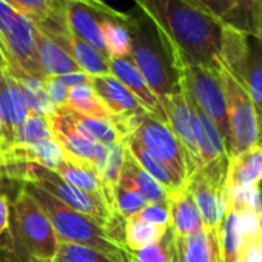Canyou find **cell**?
Returning a JSON list of instances; mask_svg holds the SVG:
<instances>
[{"instance_id":"cell-37","label":"cell","mask_w":262,"mask_h":262,"mask_svg":"<svg viewBox=\"0 0 262 262\" xmlns=\"http://www.w3.org/2000/svg\"><path fill=\"white\" fill-rule=\"evenodd\" d=\"M50 139H53V135H51L48 117L36 113H30L28 117L16 128L13 144L33 145Z\"/></svg>"},{"instance_id":"cell-45","label":"cell","mask_w":262,"mask_h":262,"mask_svg":"<svg viewBox=\"0 0 262 262\" xmlns=\"http://www.w3.org/2000/svg\"><path fill=\"white\" fill-rule=\"evenodd\" d=\"M10 217H11L10 201L7 198V194L0 191V236L10 228Z\"/></svg>"},{"instance_id":"cell-4","label":"cell","mask_w":262,"mask_h":262,"mask_svg":"<svg viewBox=\"0 0 262 262\" xmlns=\"http://www.w3.org/2000/svg\"><path fill=\"white\" fill-rule=\"evenodd\" d=\"M0 178H10L13 181H19L20 184H34L70 208L91 217L103 228H106L116 216L106 201L93 193L73 187L56 171L37 164H2Z\"/></svg>"},{"instance_id":"cell-8","label":"cell","mask_w":262,"mask_h":262,"mask_svg":"<svg viewBox=\"0 0 262 262\" xmlns=\"http://www.w3.org/2000/svg\"><path fill=\"white\" fill-rule=\"evenodd\" d=\"M131 136L136 138L151 156L165 164L184 182L194 171L185 148L167 122L145 114Z\"/></svg>"},{"instance_id":"cell-36","label":"cell","mask_w":262,"mask_h":262,"mask_svg":"<svg viewBox=\"0 0 262 262\" xmlns=\"http://www.w3.org/2000/svg\"><path fill=\"white\" fill-rule=\"evenodd\" d=\"M53 262H128V256L126 259H117L91 247L59 241Z\"/></svg>"},{"instance_id":"cell-24","label":"cell","mask_w":262,"mask_h":262,"mask_svg":"<svg viewBox=\"0 0 262 262\" xmlns=\"http://www.w3.org/2000/svg\"><path fill=\"white\" fill-rule=\"evenodd\" d=\"M36 50H37L39 63L47 77L48 76L59 77L63 74L80 71L76 62L73 60V57L51 37L42 33L37 27H36Z\"/></svg>"},{"instance_id":"cell-5","label":"cell","mask_w":262,"mask_h":262,"mask_svg":"<svg viewBox=\"0 0 262 262\" xmlns=\"http://www.w3.org/2000/svg\"><path fill=\"white\" fill-rule=\"evenodd\" d=\"M13 210L11 248L17 250L20 256H27V262L30 259L53 262L59 239L42 207L20 187L13 202Z\"/></svg>"},{"instance_id":"cell-27","label":"cell","mask_w":262,"mask_h":262,"mask_svg":"<svg viewBox=\"0 0 262 262\" xmlns=\"http://www.w3.org/2000/svg\"><path fill=\"white\" fill-rule=\"evenodd\" d=\"M67 53L73 57V60L76 62L79 70L86 73L91 77L111 74L108 56L100 53L99 50H96L85 40L79 39L73 33L67 43Z\"/></svg>"},{"instance_id":"cell-2","label":"cell","mask_w":262,"mask_h":262,"mask_svg":"<svg viewBox=\"0 0 262 262\" xmlns=\"http://www.w3.org/2000/svg\"><path fill=\"white\" fill-rule=\"evenodd\" d=\"M125 27L131 39L129 57L162 105L181 91V59L162 31L139 8L126 13Z\"/></svg>"},{"instance_id":"cell-22","label":"cell","mask_w":262,"mask_h":262,"mask_svg":"<svg viewBox=\"0 0 262 262\" xmlns=\"http://www.w3.org/2000/svg\"><path fill=\"white\" fill-rule=\"evenodd\" d=\"M122 142L125 145V150L131 155V158L136 161V164L145 173H148L155 181H158L165 188L167 193H173V191H176L185 185V182L182 179H179L165 164H162L155 156H151L136 138L128 136Z\"/></svg>"},{"instance_id":"cell-19","label":"cell","mask_w":262,"mask_h":262,"mask_svg":"<svg viewBox=\"0 0 262 262\" xmlns=\"http://www.w3.org/2000/svg\"><path fill=\"white\" fill-rule=\"evenodd\" d=\"M0 111L5 122L10 145H13L14 131L28 117L30 110L19 83L7 70H0Z\"/></svg>"},{"instance_id":"cell-14","label":"cell","mask_w":262,"mask_h":262,"mask_svg":"<svg viewBox=\"0 0 262 262\" xmlns=\"http://www.w3.org/2000/svg\"><path fill=\"white\" fill-rule=\"evenodd\" d=\"M162 108L167 117V123L176 135L182 147L185 148L193 168H198V145H196V116L190 99L181 91L171 94L162 102Z\"/></svg>"},{"instance_id":"cell-43","label":"cell","mask_w":262,"mask_h":262,"mask_svg":"<svg viewBox=\"0 0 262 262\" xmlns=\"http://www.w3.org/2000/svg\"><path fill=\"white\" fill-rule=\"evenodd\" d=\"M241 262H262V236L241 241Z\"/></svg>"},{"instance_id":"cell-11","label":"cell","mask_w":262,"mask_h":262,"mask_svg":"<svg viewBox=\"0 0 262 262\" xmlns=\"http://www.w3.org/2000/svg\"><path fill=\"white\" fill-rule=\"evenodd\" d=\"M48 122L51 128L53 141L59 144V147L63 151V156L86 162L99 174V171L102 170L106 161V153H108L106 145L83 138L73 126L71 120L63 113L62 106L57 108L51 117H48Z\"/></svg>"},{"instance_id":"cell-23","label":"cell","mask_w":262,"mask_h":262,"mask_svg":"<svg viewBox=\"0 0 262 262\" xmlns=\"http://www.w3.org/2000/svg\"><path fill=\"white\" fill-rule=\"evenodd\" d=\"M17 13L30 17L37 27L68 25L65 0H5Z\"/></svg>"},{"instance_id":"cell-25","label":"cell","mask_w":262,"mask_h":262,"mask_svg":"<svg viewBox=\"0 0 262 262\" xmlns=\"http://www.w3.org/2000/svg\"><path fill=\"white\" fill-rule=\"evenodd\" d=\"M53 171H56L62 179H65L73 187L80 188L83 191H88V193H93V194L102 198L103 201H106V204L111 208V198H110V194L103 188V185H102L97 173L94 171V168L91 165H88L86 162L76 161V159L63 156V161Z\"/></svg>"},{"instance_id":"cell-1","label":"cell","mask_w":262,"mask_h":262,"mask_svg":"<svg viewBox=\"0 0 262 262\" xmlns=\"http://www.w3.org/2000/svg\"><path fill=\"white\" fill-rule=\"evenodd\" d=\"M168 39L182 63L216 68L224 22L194 0H133Z\"/></svg>"},{"instance_id":"cell-16","label":"cell","mask_w":262,"mask_h":262,"mask_svg":"<svg viewBox=\"0 0 262 262\" xmlns=\"http://www.w3.org/2000/svg\"><path fill=\"white\" fill-rule=\"evenodd\" d=\"M110 73L114 76L128 91L133 94L141 105L156 119L167 122L164 108L159 102V99L153 94L150 86L147 85L145 79L142 77L138 67L133 63L131 57H119V59H110Z\"/></svg>"},{"instance_id":"cell-15","label":"cell","mask_w":262,"mask_h":262,"mask_svg":"<svg viewBox=\"0 0 262 262\" xmlns=\"http://www.w3.org/2000/svg\"><path fill=\"white\" fill-rule=\"evenodd\" d=\"M236 80L244 85L254 106L259 128V144L262 145V33L248 34L247 54Z\"/></svg>"},{"instance_id":"cell-21","label":"cell","mask_w":262,"mask_h":262,"mask_svg":"<svg viewBox=\"0 0 262 262\" xmlns=\"http://www.w3.org/2000/svg\"><path fill=\"white\" fill-rule=\"evenodd\" d=\"M260 184H262V145L260 144L230 158L225 188L260 187Z\"/></svg>"},{"instance_id":"cell-40","label":"cell","mask_w":262,"mask_h":262,"mask_svg":"<svg viewBox=\"0 0 262 262\" xmlns=\"http://www.w3.org/2000/svg\"><path fill=\"white\" fill-rule=\"evenodd\" d=\"M138 219L156 224V225H170V213H168V205L167 204H155L148 202L138 214Z\"/></svg>"},{"instance_id":"cell-6","label":"cell","mask_w":262,"mask_h":262,"mask_svg":"<svg viewBox=\"0 0 262 262\" xmlns=\"http://www.w3.org/2000/svg\"><path fill=\"white\" fill-rule=\"evenodd\" d=\"M181 86L191 102L213 120L227 147V99L217 67L211 68L204 65H187L181 62Z\"/></svg>"},{"instance_id":"cell-38","label":"cell","mask_w":262,"mask_h":262,"mask_svg":"<svg viewBox=\"0 0 262 262\" xmlns=\"http://www.w3.org/2000/svg\"><path fill=\"white\" fill-rule=\"evenodd\" d=\"M106 150H108V153H106L105 165L102 167V170L99 171L97 176H99L103 188L106 190V193L111 198V193H113L114 187L117 185V182L120 179L123 158H125V145H123L122 141L120 142H113V144H106Z\"/></svg>"},{"instance_id":"cell-17","label":"cell","mask_w":262,"mask_h":262,"mask_svg":"<svg viewBox=\"0 0 262 262\" xmlns=\"http://www.w3.org/2000/svg\"><path fill=\"white\" fill-rule=\"evenodd\" d=\"M173 236V262H219V234L202 228L187 237Z\"/></svg>"},{"instance_id":"cell-34","label":"cell","mask_w":262,"mask_h":262,"mask_svg":"<svg viewBox=\"0 0 262 262\" xmlns=\"http://www.w3.org/2000/svg\"><path fill=\"white\" fill-rule=\"evenodd\" d=\"M233 7V28L248 33H262V0H228Z\"/></svg>"},{"instance_id":"cell-33","label":"cell","mask_w":262,"mask_h":262,"mask_svg":"<svg viewBox=\"0 0 262 262\" xmlns=\"http://www.w3.org/2000/svg\"><path fill=\"white\" fill-rule=\"evenodd\" d=\"M147 204L148 201L145 199V196L131 184V181L120 176L117 185L114 187L111 193L113 211L119 214L120 217L128 219V217L136 216Z\"/></svg>"},{"instance_id":"cell-29","label":"cell","mask_w":262,"mask_h":262,"mask_svg":"<svg viewBox=\"0 0 262 262\" xmlns=\"http://www.w3.org/2000/svg\"><path fill=\"white\" fill-rule=\"evenodd\" d=\"M170 225H156L138 219L136 216L125 219L123 244L129 251H138L158 244L168 231Z\"/></svg>"},{"instance_id":"cell-32","label":"cell","mask_w":262,"mask_h":262,"mask_svg":"<svg viewBox=\"0 0 262 262\" xmlns=\"http://www.w3.org/2000/svg\"><path fill=\"white\" fill-rule=\"evenodd\" d=\"M67 106L82 116L106 120L111 123V114L96 96L91 83H80L70 88Z\"/></svg>"},{"instance_id":"cell-42","label":"cell","mask_w":262,"mask_h":262,"mask_svg":"<svg viewBox=\"0 0 262 262\" xmlns=\"http://www.w3.org/2000/svg\"><path fill=\"white\" fill-rule=\"evenodd\" d=\"M194 2L208 10L225 25H233V7L228 0H194Z\"/></svg>"},{"instance_id":"cell-3","label":"cell","mask_w":262,"mask_h":262,"mask_svg":"<svg viewBox=\"0 0 262 262\" xmlns=\"http://www.w3.org/2000/svg\"><path fill=\"white\" fill-rule=\"evenodd\" d=\"M22 188L42 207V210L51 221V225L59 241L91 247L108 256L126 259L128 250L117 245L108 236L106 230L100 227L96 221L70 208L57 198L34 184L25 182L22 184Z\"/></svg>"},{"instance_id":"cell-30","label":"cell","mask_w":262,"mask_h":262,"mask_svg":"<svg viewBox=\"0 0 262 262\" xmlns=\"http://www.w3.org/2000/svg\"><path fill=\"white\" fill-rule=\"evenodd\" d=\"M120 176L126 178L133 184L144 196L148 202H155V204H167L168 201V193L165 191V188L155 181L148 173H145L138 164L136 161L131 158V155L125 150V158H123V165H122V173Z\"/></svg>"},{"instance_id":"cell-31","label":"cell","mask_w":262,"mask_h":262,"mask_svg":"<svg viewBox=\"0 0 262 262\" xmlns=\"http://www.w3.org/2000/svg\"><path fill=\"white\" fill-rule=\"evenodd\" d=\"M62 110L71 120L73 126L88 141H93L97 144H105V145L113 144V142H120V138L117 135L116 128L110 122L82 116V114L70 110L68 106H62Z\"/></svg>"},{"instance_id":"cell-47","label":"cell","mask_w":262,"mask_h":262,"mask_svg":"<svg viewBox=\"0 0 262 262\" xmlns=\"http://www.w3.org/2000/svg\"><path fill=\"white\" fill-rule=\"evenodd\" d=\"M65 2H79V4H83V5H88V7H93L102 13H106V14H116L117 10L111 8L110 5H106L103 0H65Z\"/></svg>"},{"instance_id":"cell-20","label":"cell","mask_w":262,"mask_h":262,"mask_svg":"<svg viewBox=\"0 0 262 262\" xmlns=\"http://www.w3.org/2000/svg\"><path fill=\"white\" fill-rule=\"evenodd\" d=\"M167 205L170 213V228L176 236L187 237L204 228L199 210L185 185L173 193H168Z\"/></svg>"},{"instance_id":"cell-13","label":"cell","mask_w":262,"mask_h":262,"mask_svg":"<svg viewBox=\"0 0 262 262\" xmlns=\"http://www.w3.org/2000/svg\"><path fill=\"white\" fill-rule=\"evenodd\" d=\"M185 188L199 210L204 230L219 234L227 211L225 193L216 188L198 168L187 178Z\"/></svg>"},{"instance_id":"cell-9","label":"cell","mask_w":262,"mask_h":262,"mask_svg":"<svg viewBox=\"0 0 262 262\" xmlns=\"http://www.w3.org/2000/svg\"><path fill=\"white\" fill-rule=\"evenodd\" d=\"M90 83L99 100L111 114V125L116 128L120 141L133 135L141 119L145 114H150L114 76L91 77Z\"/></svg>"},{"instance_id":"cell-41","label":"cell","mask_w":262,"mask_h":262,"mask_svg":"<svg viewBox=\"0 0 262 262\" xmlns=\"http://www.w3.org/2000/svg\"><path fill=\"white\" fill-rule=\"evenodd\" d=\"M43 88L45 93L48 96V99L51 100V103L57 108L60 106H67V100H68V88L57 79V77H45L43 79Z\"/></svg>"},{"instance_id":"cell-44","label":"cell","mask_w":262,"mask_h":262,"mask_svg":"<svg viewBox=\"0 0 262 262\" xmlns=\"http://www.w3.org/2000/svg\"><path fill=\"white\" fill-rule=\"evenodd\" d=\"M17 11L5 0H0V36H4L11 27Z\"/></svg>"},{"instance_id":"cell-50","label":"cell","mask_w":262,"mask_h":262,"mask_svg":"<svg viewBox=\"0 0 262 262\" xmlns=\"http://www.w3.org/2000/svg\"><path fill=\"white\" fill-rule=\"evenodd\" d=\"M28 262H43V260H37V259H30Z\"/></svg>"},{"instance_id":"cell-10","label":"cell","mask_w":262,"mask_h":262,"mask_svg":"<svg viewBox=\"0 0 262 262\" xmlns=\"http://www.w3.org/2000/svg\"><path fill=\"white\" fill-rule=\"evenodd\" d=\"M190 102H191V99H190ZM191 106H193L194 116H196L198 170H201V173L216 188H219L225 193L227 171H228V162H230V156H228L225 142L219 133L217 126L213 123V120L205 113H202L193 102H191Z\"/></svg>"},{"instance_id":"cell-7","label":"cell","mask_w":262,"mask_h":262,"mask_svg":"<svg viewBox=\"0 0 262 262\" xmlns=\"http://www.w3.org/2000/svg\"><path fill=\"white\" fill-rule=\"evenodd\" d=\"M217 71L227 99V117H228L227 151L228 156L233 158L259 144L257 119H256L254 106L244 85H241L221 65H217Z\"/></svg>"},{"instance_id":"cell-18","label":"cell","mask_w":262,"mask_h":262,"mask_svg":"<svg viewBox=\"0 0 262 262\" xmlns=\"http://www.w3.org/2000/svg\"><path fill=\"white\" fill-rule=\"evenodd\" d=\"M119 13L120 11H117L116 14H106L79 2H68L67 5V20L71 33L103 54H106V50L100 30V16H117Z\"/></svg>"},{"instance_id":"cell-35","label":"cell","mask_w":262,"mask_h":262,"mask_svg":"<svg viewBox=\"0 0 262 262\" xmlns=\"http://www.w3.org/2000/svg\"><path fill=\"white\" fill-rule=\"evenodd\" d=\"M241 241L237 216L227 210L219 231V262H241Z\"/></svg>"},{"instance_id":"cell-46","label":"cell","mask_w":262,"mask_h":262,"mask_svg":"<svg viewBox=\"0 0 262 262\" xmlns=\"http://www.w3.org/2000/svg\"><path fill=\"white\" fill-rule=\"evenodd\" d=\"M68 90L76 86V85H80V83H90L91 82V76H88L86 73L83 71H76V73H70V74H63V76H59L57 77Z\"/></svg>"},{"instance_id":"cell-28","label":"cell","mask_w":262,"mask_h":262,"mask_svg":"<svg viewBox=\"0 0 262 262\" xmlns=\"http://www.w3.org/2000/svg\"><path fill=\"white\" fill-rule=\"evenodd\" d=\"M7 71L19 83L30 113H36V114H40L45 117H51L56 113L57 106H54L51 103V100L48 99L42 79H37L34 76H30V74H27L20 70H14V68H8Z\"/></svg>"},{"instance_id":"cell-26","label":"cell","mask_w":262,"mask_h":262,"mask_svg":"<svg viewBox=\"0 0 262 262\" xmlns=\"http://www.w3.org/2000/svg\"><path fill=\"white\" fill-rule=\"evenodd\" d=\"M126 13H119L117 16H100V30L106 50L108 59L128 57L131 51V39L128 28L125 27Z\"/></svg>"},{"instance_id":"cell-48","label":"cell","mask_w":262,"mask_h":262,"mask_svg":"<svg viewBox=\"0 0 262 262\" xmlns=\"http://www.w3.org/2000/svg\"><path fill=\"white\" fill-rule=\"evenodd\" d=\"M10 147V139L7 135V128H5V122L2 117V111H0V151H4L5 148Z\"/></svg>"},{"instance_id":"cell-12","label":"cell","mask_w":262,"mask_h":262,"mask_svg":"<svg viewBox=\"0 0 262 262\" xmlns=\"http://www.w3.org/2000/svg\"><path fill=\"white\" fill-rule=\"evenodd\" d=\"M2 40H4L8 63H10L8 68L20 70L42 80L47 77L42 71V67L37 57L36 25L30 17L17 13L11 27L2 36Z\"/></svg>"},{"instance_id":"cell-49","label":"cell","mask_w":262,"mask_h":262,"mask_svg":"<svg viewBox=\"0 0 262 262\" xmlns=\"http://www.w3.org/2000/svg\"><path fill=\"white\" fill-rule=\"evenodd\" d=\"M10 63H8V57H7V51H5V45L2 40V36H0V70H8Z\"/></svg>"},{"instance_id":"cell-39","label":"cell","mask_w":262,"mask_h":262,"mask_svg":"<svg viewBox=\"0 0 262 262\" xmlns=\"http://www.w3.org/2000/svg\"><path fill=\"white\" fill-rule=\"evenodd\" d=\"M173 231L168 228L167 234L158 244L138 251L128 250V262H173Z\"/></svg>"}]
</instances>
